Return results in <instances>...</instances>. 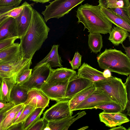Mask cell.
<instances>
[{
    "label": "cell",
    "mask_w": 130,
    "mask_h": 130,
    "mask_svg": "<svg viewBox=\"0 0 130 130\" xmlns=\"http://www.w3.org/2000/svg\"><path fill=\"white\" fill-rule=\"evenodd\" d=\"M50 30L42 16L33 9L30 25L20 39V44L23 58L32 59L47 38Z\"/></svg>",
    "instance_id": "6da1fadb"
},
{
    "label": "cell",
    "mask_w": 130,
    "mask_h": 130,
    "mask_svg": "<svg viewBox=\"0 0 130 130\" xmlns=\"http://www.w3.org/2000/svg\"><path fill=\"white\" fill-rule=\"evenodd\" d=\"M77 23H82L88 32L106 34L109 33L112 28V23L102 12L98 5L87 3L81 5L76 11Z\"/></svg>",
    "instance_id": "7a4b0ae2"
},
{
    "label": "cell",
    "mask_w": 130,
    "mask_h": 130,
    "mask_svg": "<svg viewBox=\"0 0 130 130\" xmlns=\"http://www.w3.org/2000/svg\"><path fill=\"white\" fill-rule=\"evenodd\" d=\"M97 59L101 69L127 76L130 74V59L121 51L106 49Z\"/></svg>",
    "instance_id": "3957f363"
},
{
    "label": "cell",
    "mask_w": 130,
    "mask_h": 130,
    "mask_svg": "<svg viewBox=\"0 0 130 130\" xmlns=\"http://www.w3.org/2000/svg\"><path fill=\"white\" fill-rule=\"evenodd\" d=\"M96 88L104 91L115 103L125 108L127 102L125 86L120 78L112 76L107 80L94 82Z\"/></svg>",
    "instance_id": "277c9868"
},
{
    "label": "cell",
    "mask_w": 130,
    "mask_h": 130,
    "mask_svg": "<svg viewBox=\"0 0 130 130\" xmlns=\"http://www.w3.org/2000/svg\"><path fill=\"white\" fill-rule=\"evenodd\" d=\"M85 0H54L49 2L41 13L46 22L53 18L58 19L68 13L75 7L81 4Z\"/></svg>",
    "instance_id": "5b68a950"
},
{
    "label": "cell",
    "mask_w": 130,
    "mask_h": 130,
    "mask_svg": "<svg viewBox=\"0 0 130 130\" xmlns=\"http://www.w3.org/2000/svg\"><path fill=\"white\" fill-rule=\"evenodd\" d=\"M51 68L48 63L35 67L29 78L20 85L28 91L33 88L40 89L46 82Z\"/></svg>",
    "instance_id": "8992f818"
},
{
    "label": "cell",
    "mask_w": 130,
    "mask_h": 130,
    "mask_svg": "<svg viewBox=\"0 0 130 130\" xmlns=\"http://www.w3.org/2000/svg\"><path fill=\"white\" fill-rule=\"evenodd\" d=\"M31 59L21 58L9 63L0 64V77L13 78L17 82V77L25 70L30 68Z\"/></svg>",
    "instance_id": "52a82bcc"
},
{
    "label": "cell",
    "mask_w": 130,
    "mask_h": 130,
    "mask_svg": "<svg viewBox=\"0 0 130 130\" xmlns=\"http://www.w3.org/2000/svg\"><path fill=\"white\" fill-rule=\"evenodd\" d=\"M69 80L48 83L45 82L40 89L50 99L57 102L66 100V93Z\"/></svg>",
    "instance_id": "ba28073f"
},
{
    "label": "cell",
    "mask_w": 130,
    "mask_h": 130,
    "mask_svg": "<svg viewBox=\"0 0 130 130\" xmlns=\"http://www.w3.org/2000/svg\"><path fill=\"white\" fill-rule=\"evenodd\" d=\"M69 105V100L58 102L45 111L43 118L48 121L59 119L72 116Z\"/></svg>",
    "instance_id": "9c48e42d"
},
{
    "label": "cell",
    "mask_w": 130,
    "mask_h": 130,
    "mask_svg": "<svg viewBox=\"0 0 130 130\" xmlns=\"http://www.w3.org/2000/svg\"><path fill=\"white\" fill-rule=\"evenodd\" d=\"M110 102L115 103L104 91L96 88L94 92L76 108L75 111L92 109L100 105Z\"/></svg>",
    "instance_id": "30bf717a"
},
{
    "label": "cell",
    "mask_w": 130,
    "mask_h": 130,
    "mask_svg": "<svg viewBox=\"0 0 130 130\" xmlns=\"http://www.w3.org/2000/svg\"><path fill=\"white\" fill-rule=\"evenodd\" d=\"M93 83L77 74L69 81L66 93V99L70 100L75 94L92 85Z\"/></svg>",
    "instance_id": "8fae6325"
},
{
    "label": "cell",
    "mask_w": 130,
    "mask_h": 130,
    "mask_svg": "<svg viewBox=\"0 0 130 130\" xmlns=\"http://www.w3.org/2000/svg\"><path fill=\"white\" fill-rule=\"evenodd\" d=\"M50 99L41 89L33 88L28 92L27 100L24 103L25 105H29L36 108H45L48 105Z\"/></svg>",
    "instance_id": "7c38bea8"
},
{
    "label": "cell",
    "mask_w": 130,
    "mask_h": 130,
    "mask_svg": "<svg viewBox=\"0 0 130 130\" xmlns=\"http://www.w3.org/2000/svg\"><path fill=\"white\" fill-rule=\"evenodd\" d=\"M33 8L29 4L23 8L19 15L15 18L19 39L25 34L30 25Z\"/></svg>",
    "instance_id": "4fadbf2b"
},
{
    "label": "cell",
    "mask_w": 130,
    "mask_h": 130,
    "mask_svg": "<svg viewBox=\"0 0 130 130\" xmlns=\"http://www.w3.org/2000/svg\"><path fill=\"white\" fill-rule=\"evenodd\" d=\"M18 37L15 18L7 17L0 24V42Z\"/></svg>",
    "instance_id": "5bb4252c"
},
{
    "label": "cell",
    "mask_w": 130,
    "mask_h": 130,
    "mask_svg": "<svg viewBox=\"0 0 130 130\" xmlns=\"http://www.w3.org/2000/svg\"><path fill=\"white\" fill-rule=\"evenodd\" d=\"M51 68L46 82L53 83L70 80L76 75V71L73 69L61 67L56 69Z\"/></svg>",
    "instance_id": "9a60e30c"
},
{
    "label": "cell",
    "mask_w": 130,
    "mask_h": 130,
    "mask_svg": "<svg viewBox=\"0 0 130 130\" xmlns=\"http://www.w3.org/2000/svg\"><path fill=\"white\" fill-rule=\"evenodd\" d=\"M22 57L20 44L14 43L0 51V64L12 62Z\"/></svg>",
    "instance_id": "2e32d148"
},
{
    "label": "cell",
    "mask_w": 130,
    "mask_h": 130,
    "mask_svg": "<svg viewBox=\"0 0 130 130\" xmlns=\"http://www.w3.org/2000/svg\"><path fill=\"white\" fill-rule=\"evenodd\" d=\"M99 116L100 121L106 126L110 127L120 126L129 121L127 116L121 112L108 113L102 112Z\"/></svg>",
    "instance_id": "e0dca14e"
},
{
    "label": "cell",
    "mask_w": 130,
    "mask_h": 130,
    "mask_svg": "<svg viewBox=\"0 0 130 130\" xmlns=\"http://www.w3.org/2000/svg\"><path fill=\"white\" fill-rule=\"evenodd\" d=\"M77 75L93 82L107 80L109 78H105L103 75V72L93 68L85 62L83 63L78 70Z\"/></svg>",
    "instance_id": "ac0fdd59"
},
{
    "label": "cell",
    "mask_w": 130,
    "mask_h": 130,
    "mask_svg": "<svg viewBox=\"0 0 130 130\" xmlns=\"http://www.w3.org/2000/svg\"><path fill=\"white\" fill-rule=\"evenodd\" d=\"M59 45H54L51 51L48 55L42 60L37 64L35 66L37 67L45 63L48 64L51 67H62V61L61 57L58 54V48Z\"/></svg>",
    "instance_id": "d6986e66"
},
{
    "label": "cell",
    "mask_w": 130,
    "mask_h": 130,
    "mask_svg": "<svg viewBox=\"0 0 130 130\" xmlns=\"http://www.w3.org/2000/svg\"><path fill=\"white\" fill-rule=\"evenodd\" d=\"M100 8L103 13L111 23L130 32V24L125 20L110 9L102 7Z\"/></svg>",
    "instance_id": "ffe728a7"
},
{
    "label": "cell",
    "mask_w": 130,
    "mask_h": 130,
    "mask_svg": "<svg viewBox=\"0 0 130 130\" xmlns=\"http://www.w3.org/2000/svg\"><path fill=\"white\" fill-rule=\"evenodd\" d=\"M96 87L93 84L78 93L69 100V105L70 110L75 111L76 108L84 101L95 90Z\"/></svg>",
    "instance_id": "44dd1931"
},
{
    "label": "cell",
    "mask_w": 130,
    "mask_h": 130,
    "mask_svg": "<svg viewBox=\"0 0 130 130\" xmlns=\"http://www.w3.org/2000/svg\"><path fill=\"white\" fill-rule=\"evenodd\" d=\"M16 80L13 78H3L0 85V100L10 102V96Z\"/></svg>",
    "instance_id": "7402d4cb"
},
{
    "label": "cell",
    "mask_w": 130,
    "mask_h": 130,
    "mask_svg": "<svg viewBox=\"0 0 130 130\" xmlns=\"http://www.w3.org/2000/svg\"><path fill=\"white\" fill-rule=\"evenodd\" d=\"M28 91L19 85L15 84L11 93L10 102L15 105L24 104L27 99Z\"/></svg>",
    "instance_id": "603a6c76"
},
{
    "label": "cell",
    "mask_w": 130,
    "mask_h": 130,
    "mask_svg": "<svg viewBox=\"0 0 130 130\" xmlns=\"http://www.w3.org/2000/svg\"><path fill=\"white\" fill-rule=\"evenodd\" d=\"M108 39L115 46L122 44L127 37L130 36L128 32L120 27L114 26L109 33Z\"/></svg>",
    "instance_id": "cb8c5ba5"
},
{
    "label": "cell",
    "mask_w": 130,
    "mask_h": 130,
    "mask_svg": "<svg viewBox=\"0 0 130 130\" xmlns=\"http://www.w3.org/2000/svg\"><path fill=\"white\" fill-rule=\"evenodd\" d=\"M25 106L23 103L14 105L7 112L0 124V130H7L12 124L13 120L18 112Z\"/></svg>",
    "instance_id": "d4e9b609"
},
{
    "label": "cell",
    "mask_w": 130,
    "mask_h": 130,
    "mask_svg": "<svg viewBox=\"0 0 130 130\" xmlns=\"http://www.w3.org/2000/svg\"><path fill=\"white\" fill-rule=\"evenodd\" d=\"M88 43L91 52L97 53L103 46L102 37L100 33H89Z\"/></svg>",
    "instance_id": "484cf974"
},
{
    "label": "cell",
    "mask_w": 130,
    "mask_h": 130,
    "mask_svg": "<svg viewBox=\"0 0 130 130\" xmlns=\"http://www.w3.org/2000/svg\"><path fill=\"white\" fill-rule=\"evenodd\" d=\"M98 5L110 9L116 8H126L130 6L129 0H99Z\"/></svg>",
    "instance_id": "4316f807"
},
{
    "label": "cell",
    "mask_w": 130,
    "mask_h": 130,
    "mask_svg": "<svg viewBox=\"0 0 130 130\" xmlns=\"http://www.w3.org/2000/svg\"><path fill=\"white\" fill-rule=\"evenodd\" d=\"M77 114L73 116L48 121L47 126L50 130H65L70 122Z\"/></svg>",
    "instance_id": "83f0119b"
},
{
    "label": "cell",
    "mask_w": 130,
    "mask_h": 130,
    "mask_svg": "<svg viewBox=\"0 0 130 130\" xmlns=\"http://www.w3.org/2000/svg\"><path fill=\"white\" fill-rule=\"evenodd\" d=\"M95 109L103 110V112L105 113L121 112L125 109L120 104L114 102H110L102 104L95 107Z\"/></svg>",
    "instance_id": "f1b7e54d"
},
{
    "label": "cell",
    "mask_w": 130,
    "mask_h": 130,
    "mask_svg": "<svg viewBox=\"0 0 130 130\" xmlns=\"http://www.w3.org/2000/svg\"><path fill=\"white\" fill-rule=\"evenodd\" d=\"M45 108H36L24 122L23 130H27L40 118L41 115Z\"/></svg>",
    "instance_id": "f546056e"
},
{
    "label": "cell",
    "mask_w": 130,
    "mask_h": 130,
    "mask_svg": "<svg viewBox=\"0 0 130 130\" xmlns=\"http://www.w3.org/2000/svg\"><path fill=\"white\" fill-rule=\"evenodd\" d=\"M110 9L130 24V6L126 8L118 7Z\"/></svg>",
    "instance_id": "4dcf8cb0"
},
{
    "label": "cell",
    "mask_w": 130,
    "mask_h": 130,
    "mask_svg": "<svg viewBox=\"0 0 130 130\" xmlns=\"http://www.w3.org/2000/svg\"><path fill=\"white\" fill-rule=\"evenodd\" d=\"M35 109V107L30 105H25L20 117L12 125L21 122H24Z\"/></svg>",
    "instance_id": "1f68e13d"
},
{
    "label": "cell",
    "mask_w": 130,
    "mask_h": 130,
    "mask_svg": "<svg viewBox=\"0 0 130 130\" xmlns=\"http://www.w3.org/2000/svg\"><path fill=\"white\" fill-rule=\"evenodd\" d=\"M29 4L28 3L25 1L20 6L15 7L6 13L5 16L11 17L15 18L19 15L24 7Z\"/></svg>",
    "instance_id": "d6a6232c"
},
{
    "label": "cell",
    "mask_w": 130,
    "mask_h": 130,
    "mask_svg": "<svg viewBox=\"0 0 130 130\" xmlns=\"http://www.w3.org/2000/svg\"><path fill=\"white\" fill-rule=\"evenodd\" d=\"M48 121L43 118H40L27 130H44L47 126Z\"/></svg>",
    "instance_id": "836d02e7"
},
{
    "label": "cell",
    "mask_w": 130,
    "mask_h": 130,
    "mask_svg": "<svg viewBox=\"0 0 130 130\" xmlns=\"http://www.w3.org/2000/svg\"><path fill=\"white\" fill-rule=\"evenodd\" d=\"M32 69L28 68L25 70L17 77L16 84L20 85L26 81L31 74Z\"/></svg>",
    "instance_id": "e575fe53"
},
{
    "label": "cell",
    "mask_w": 130,
    "mask_h": 130,
    "mask_svg": "<svg viewBox=\"0 0 130 130\" xmlns=\"http://www.w3.org/2000/svg\"><path fill=\"white\" fill-rule=\"evenodd\" d=\"M127 94V102L126 108L127 111V115L130 116V75H129L124 84Z\"/></svg>",
    "instance_id": "d590c367"
},
{
    "label": "cell",
    "mask_w": 130,
    "mask_h": 130,
    "mask_svg": "<svg viewBox=\"0 0 130 130\" xmlns=\"http://www.w3.org/2000/svg\"><path fill=\"white\" fill-rule=\"evenodd\" d=\"M82 57V55L78 52H75L73 59L70 62L72 69H78L81 66Z\"/></svg>",
    "instance_id": "8d00e7d4"
},
{
    "label": "cell",
    "mask_w": 130,
    "mask_h": 130,
    "mask_svg": "<svg viewBox=\"0 0 130 130\" xmlns=\"http://www.w3.org/2000/svg\"><path fill=\"white\" fill-rule=\"evenodd\" d=\"M22 0H0V7H16Z\"/></svg>",
    "instance_id": "74e56055"
},
{
    "label": "cell",
    "mask_w": 130,
    "mask_h": 130,
    "mask_svg": "<svg viewBox=\"0 0 130 130\" xmlns=\"http://www.w3.org/2000/svg\"><path fill=\"white\" fill-rule=\"evenodd\" d=\"M18 39L17 37L9 38L0 42V51L11 45Z\"/></svg>",
    "instance_id": "f35d334b"
},
{
    "label": "cell",
    "mask_w": 130,
    "mask_h": 130,
    "mask_svg": "<svg viewBox=\"0 0 130 130\" xmlns=\"http://www.w3.org/2000/svg\"><path fill=\"white\" fill-rule=\"evenodd\" d=\"M14 8L12 7H0V24L7 17H5V14Z\"/></svg>",
    "instance_id": "ab89813d"
},
{
    "label": "cell",
    "mask_w": 130,
    "mask_h": 130,
    "mask_svg": "<svg viewBox=\"0 0 130 130\" xmlns=\"http://www.w3.org/2000/svg\"><path fill=\"white\" fill-rule=\"evenodd\" d=\"M14 105H15L14 104H12L0 110V124L3 120L7 112Z\"/></svg>",
    "instance_id": "60d3db41"
},
{
    "label": "cell",
    "mask_w": 130,
    "mask_h": 130,
    "mask_svg": "<svg viewBox=\"0 0 130 130\" xmlns=\"http://www.w3.org/2000/svg\"><path fill=\"white\" fill-rule=\"evenodd\" d=\"M24 122L14 124L10 126L7 130H23Z\"/></svg>",
    "instance_id": "b9f144b4"
},
{
    "label": "cell",
    "mask_w": 130,
    "mask_h": 130,
    "mask_svg": "<svg viewBox=\"0 0 130 130\" xmlns=\"http://www.w3.org/2000/svg\"><path fill=\"white\" fill-rule=\"evenodd\" d=\"M86 114V112L84 111L80 112H78L77 113V114L78 115L77 116L76 118H75V117L71 120L68 126L66 128L65 130H67L70 126L74 121L84 115H85Z\"/></svg>",
    "instance_id": "7bdbcfd3"
},
{
    "label": "cell",
    "mask_w": 130,
    "mask_h": 130,
    "mask_svg": "<svg viewBox=\"0 0 130 130\" xmlns=\"http://www.w3.org/2000/svg\"><path fill=\"white\" fill-rule=\"evenodd\" d=\"M12 104H13L11 102L7 103L5 101L0 100V110L5 107Z\"/></svg>",
    "instance_id": "ee69618b"
},
{
    "label": "cell",
    "mask_w": 130,
    "mask_h": 130,
    "mask_svg": "<svg viewBox=\"0 0 130 130\" xmlns=\"http://www.w3.org/2000/svg\"><path fill=\"white\" fill-rule=\"evenodd\" d=\"M25 106V105L17 113L13 120V123L11 125L13 124L19 118L24 109Z\"/></svg>",
    "instance_id": "f6af8a7d"
},
{
    "label": "cell",
    "mask_w": 130,
    "mask_h": 130,
    "mask_svg": "<svg viewBox=\"0 0 130 130\" xmlns=\"http://www.w3.org/2000/svg\"><path fill=\"white\" fill-rule=\"evenodd\" d=\"M103 74L104 77L107 78H110L112 76L110 72L108 69L105 70L103 72Z\"/></svg>",
    "instance_id": "bcb514c9"
},
{
    "label": "cell",
    "mask_w": 130,
    "mask_h": 130,
    "mask_svg": "<svg viewBox=\"0 0 130 130\" xmlns=\"http://www.w3.org/2000/svg\"><path fill=\"white\" fill-rule=\"evenodd\" d=\"M122 44L123 47L124 49L125 52H126V55L130 59V47H126Z\"/></svg>",
    "instance_id": "7dc6e473"
},
{
    "label": "cell",
    "mask_w": 130,
    "mask_h": 130,
    "mask_svg": "<svg viewBox=\"0 0 130 130\" xmlns=\"http://www.w3.org/2000/svg\"><path fill=\"white\" fill-rule=\"evenodd\" d=\"M110 130H128V129H126L125 127L123 126H119L117 127H114L111 128L109 129Z\"/></svg>",
    "instance_id": "c3c4849f"
},
{
    "label": "cell",
    "mask_w": 130,
    "mask_h": 130,
    "mask_svg": "<svg viewBox=\"0 0 130 130\" xmlns=\"http://www.w3.org/2000/svg\"><path fill=\"white\" fill-rule=\"evenodd\" d=\"M30 1H32L35 2L37 3H47L51 0H29Z\"/></svg>",
    "instance_id": "681fc988"
},
{
    "label": "cell",
    "mask_w": 130,
    "mask_h": 130,
    "mask_svg": "<svg viewBox=\"0 0 130 130\" xmlns=\"http://www.w3.org/2000/svg\"><path fill=\"white\" fill-rule=\"evenodd\" d=\"M88 127L87 126H85V127H83L82 128H80L78 129V130H83L84 129H86Z\"/></svg>",
    "instance_id": "f907efd6"
},
{
    "label": "cell",
    "mask_w": 130,
    "mask_h": 130,
    "mask_svg": "<svg viewBox=\"0 0 130 130\" xmlns=\"http://www.w3.org/2000/svg\"><path fill=\"white\" fill-rule=\"evenodd\" d=\"M1 79H2V78H1L0 77V85L1 82Z\"/></svg>",
    "instance_id": "816d5d0a"
}]
</instances>
